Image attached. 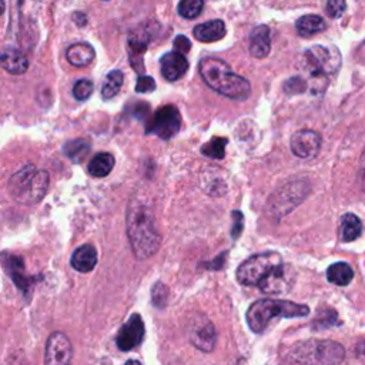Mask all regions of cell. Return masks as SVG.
Returning a JSON list of instances; mask_svg holds the SVG:
<instances>
[{
    "mask_svg": "<svg viewBox=\"0 0 365 365\" xmlns=\"http://www.w3.org/2000/svg\"><path fill=\"white\" fill-rule=\"evenodd\" d=\"M341 65L340 52L334 47L313 46L302 54V68L316 79L336 73Z\"/></svg>",
    "mask_w": 365,
    "mask_h": 365,
    "instance_id": "7",
    "label": "cell"
},
{
    "mask_svg": "<svg viewBox=\"0 0 365 365\" xmlns=\"http://www.w3.org/2000/svg\"><path fill=\"white\" fill-rule=\"evenodd\" d=\"M169 287L162 283V281H157L155 286H153V290H151V301H153V306L156 309H164L167 306V301H169Z\"/></svg>",
    "mask_w": 365,
    "mask_h": 365,
    "instance_id": "30",
    "label": "cell"
},
{
    "mask_svg": "<svg viewBox=\"0 0 365 365\" xmlns=\"http://www.w3.org/2000/svg\"><path fill=\"white\" fill-rule=\"evenodd\" d=\"M126 365H141V362L137 361V359H129V361L126 362Z\"/></svg>",
    "mask_w": 365,
    "mask_h": 365,
    "instance_id": "39",
    "label": "cell"
},
{
    "mask_svg": "<svg viewBox=\"0 0 365 365\" xmlns=\"http://www.w3.org/2000/svg\"><path fill=\"white\" fill-rule=\"evenodd\" d=\"M49 173L27 164L9 180V193L20 204L33 205L43 200L49 189Z\"/></svg>",
    "mask_w": 365,
    "mask_h": 365,
    "instance_id": "4",
    "label": "cell"
},
{
    "mask_svg": "<svg viewBox=\"0 0 365 365\" xmlns=\"http://www.w3.org/2000/svg\"><path fill=\"white\" fill-rule=\"evenodd\" d=\"M144 323L139 314H133L117 334L116 344L121 351H132L139 347L144 339Z\"/></svg>",
    "mask_w": 365,
    "mask_h": 365,
    "instance_id": "13",
    "label": "cell"
},
{
    "mask_svg": "<svg viewBox=\"0 0 365 365\" xmlns=\"http://www.w3.org/2000/svg\"><path fill=\"white\" fill-rule=\"evenodd\" d=\"M189 341L200 351L211 352L217 343L215 324L203 313H194L187 323Z\"/></svg>",
    "mask_w": 365,
    "mask_h": 365,
    "instance_id": "9",
    "label": "cell"
},
{
    "mask_svg": "<svg viewBox=\"0 0 365 365\" xmlns=\"http://www.w3.org/2000/svg\"><path fill=\"white\" fill-rule=\"evenodd\" d=\"M5 12V0H0V15Z\"/></svg>",
    "mask_w": 365,
    "mask_h": 365,
    "instance_id": "40",
    "label": "cell"
},
{
    "mask_svg": "<svg viewBox=\"0 0 365 365\" xmlns=\"http://www.w3.org/2000/svg\"><path fill=\"white\" fill-rule=\"evenodd\" d=\"M2 263L5 270L8 271V274L10 276V279L13 280V283L16 284V287L19 290H22V293L29 291L30 286L33 284V277H29L26 276L24 272V261L17 257V256H2Z\"/></svg>",
    "mask_w": 365,
    "mask_h": 365,
    "instance_id": "16",
    "label": "cell"
},
{
    "mask_svg": "<svg viewBox=\"0 0 365 365\" xmlns=\"http://www.w3.org/2000/svg\"><path fill=\"white\" fill-rule=\"evenodd\" d=\"M70 264L79 272H90L98 264V250L91 244L79 247L73 253Z\"/></svg>",
    "mask_w": 365,
    "mask_h": 365,
    "instance_id": "20",
    "label": "cell"
},
{
    "mask_svg": "<svg viewBox=\"0 0 365 365\" xmlns=\"http://www.w3.org/2000/svg\"><path fill=\"white\" fill-rule=\"evenodd\" d=\"M311 192L307 180H295L274 192L267 201V211L274 220H281L298 207Z\"/></svg>",
    "mask_w": 365,
    "mask_h": 365,
    "instance_id": "6",
    "label": "cell"
},
{
    "mask_svg": "<svg viewBox=\"0 0 365 365\" xmlns=\"http://www.w3.org/2000/svg\"><path fill=\"white\" fill-rule=\"evenodd\" d=\"M95 56H96L95 47L86 42L75 43L66 52L68 62L76 68L88 66L95 60Z\"/></svg>",
    "mask_w": 365,
    "mask_h": 365,
    "instance_id": "21",
    "label": "cell"
},
{
    "mask_svg": "<svg viewBox=\"0 0 365 365\" xmlns=\"http://www.w3.org/2000/svg\"><path fill=\"white\" fill-rule=\"evenodd\" d=\"M126 230L133 254L137 260L153 257L162 244L155 212L140 199L130 200L126 212Z\"/></svg>",
    "mask_w": 365,
    "mask_h": 365,
    "instance_id": "1",
    "label": "cell"
},
{
    "mask_svg": "<svg viewBox=\"0 0 365 365\" xmlns=\"http://www.w3.org/2000/svg\"><path fill=\"white\" fill-rule=\"evenodd\" d=\"M123 80H125V75L123 72L120 70H113L106 76V80L102 86V98L104 100H110L114 96L118 95V91L123 86Z\"/></svg>",
    "mask_w": 365,
    "mask_h": 365,
    "instance_id": "26",
    "label": "cell"
},
{
    "mask_svg": "<svg viewBox=\"0 0 365 365\" xmlns=\"http://www.w3.org/2000/svg\"><path fill=\"white\" fill-rule=\"evenodd\" d=\"M204 6V0H180L178 15L185 19H196Z\"/></svg>",
    "mask_w": 365,
    "mask_h": 365,
    "instance_id": "29",
    "label": "cell"
},
{
    "mask_svg": "<svg viewBox=\"0 0 365 365\" xmlns=\"http://www.w3.org/2000/svg\"><path fill=\"white\" fill-rule=\"evenodd\" d=\"M295 27H297V32L300 36H304V38H310L316 33H320L323 32V30L327 27L325 26V22L321 16H317V15H306L302 16L297 20L295 23Z\"/></svg>",
    "mask_w": 365,
    "mask_h": 365,
    "instance_id": "23",
    "label": "cell"
},
{
    "mask_svg": "<svg viewBox=\"0 0 365 365\" xmlns=\"http://www.w3.org/2000/svg\"><path fill=\"white\" fill-rule=\"evenodd\" d=\"M354 279V270L348 263L339 261L334 263L327 270V280L331 284H336L340 287L348 286Z\"/></svg>",
    "mask_w": 365,
    "mask_h": 365,
    "instance_id": "22",
    "label": "cell"
},
{
    "mask_svg": "<svg viewBox=\"0 0 365 365\" xmlns=\"http://www.w3.org/2000/svg\"><path fill=\"white\" fill-rule=\"evenodd\" d=\"M73 348L65 332H53L46 343L45 365H70Z\"/></svg>",
    "mask_w": 365,
    "mask_h": 365,
    "instance_id": "12",
    "label": "cell"
},
{
    "mask_svg": "<svg viewBox=\"0 0 365 365\" xmlns=\"http://www.w3.org/2000/svg\"><path fill=\"white\" fill-rule=\"evenodd\" d=\"M344 347L336 341H306L290 351L293 365H339L344 359Z\"/></svg>",
    "mask_w": 365,
    "mask_h": 365,
    "instance_id": "5",
    "label": "cell"
},
{
    "mask_svg": "<svg viewBox=\"0 0 365 365\" xmlns=\"http://www.w3.org/2000/svg\"><path fill=\"white\" fill-rule=\"evenodd\" d=\"M339 321V314L331 310V309H325V313H318V318L316 321V328H328L336 325Z\"/></svg>",
    "mask_w": 365,
    "mask_h": 365,
    "instance_id": "32",
    "label": "cell"
},
{
    "mask_svg": "<svg viewBox=\"0 0 365 365\" xmlns=\"http://www.w3.org/2000/svg\"><path fill=\"white\" fill-rule=\"evenodd\" d=\"M93 88L95 86L88 79H80L73 87V96L77 102H84L93 93Z\"/></svg>",
    "mask_w": 365,
    "mask_h": 365,
    "instance_id": "31",
    "label": "cell"
},
{
    "mask_svg": "<svg viewBox=\"0 0 365 365\" xmlns=\"http://www.w3.org/2000/svg\"><path fill=\"white\" fill-rule=\"evenodd\" d=\"M226 23L223 20H210L194 27V38L203 43L219 42L226 36Z\"/></svg>",
    "mask_w": 365,
    "mask_h": 365,
    "instance_id": "17",
    "label": "cell"
},
{
    "mask_svg": "<svg viewBox=\"0 0 365 365\" xmlns=\"http://www.w3.org/2000/svg\"><path fill=\"white\" fill-rule=\"evenodd\" d=\"M283 263L281 256L274 251L260 253L251 256L246 261H242L237 268V280L241 286L253 287L257 286L267 274L276 267L277 264Z\"/></svg>",
    "mask_w": 365,
    "mask_h": 365,
    "instance_id": "8",
    "label": "cell"
},
{
    "mask_svg": "<svg viewBox=\"0 0 365 365\" xmlns=\"http://www.w3.org/2000/svg\"><path fill=\"white\" fill-rule=\"evenodd\" d=\"M181 126V116L177 107L169 104L160 107L153 118L150 120V123L147 125L146 133L147 134H155L163 140H170L173 139Z\"/></svg>",
    "mask_w": 365,
    "mask_h": 365,
    "instance_id": "11",
    "label": "cell"
},
{
    "mask_svg": "<svg viewBox=\"0 0 365 365\" xmlns=\"http://www.w3.org/2000/svg\"><path fill=\"white\" fill-rule=\"evenodd\" d=\"M271 52V38L270 29L265 24L253 29L250 36V53L256 59H264Z\"/></svg>",
    "mask_w": 365,
    "mask_h": 365,
    "instance_id": "18",
    "label": "cell"
},
{
    "mask_svg": "<svg viewBox=\"0 0 365 365\" xmlns=\"http://www.w3.org/2000/svg\"><path fill=\"white\" fill-rule=\"evenodd\" d=\"M228 140L226 137H212L201 147V153L210 159L222 160L226 156V146Z\"/></svg>",
    "mask_w": 365,
    "mask_h": 365,
    "instance_id": "28",
    "label": "cell"
},
{
    "mask_svg": "<svg viewBox=\"0 0 365 365\" xmlns=\"http://www.w3.org/2000/svg\"><path fill=\"white\" fill-rule=\"evenodd\" d=\"M357 62L362 66H365V42L359 46V49L357 50Z\"/></svg>",
    "mask_w": 365,
    "mask_h": 365,
    "instance_id": "38",
    "label": "cell"
},
{
    "mask_svg": "<svg viewBox=\"0 0 365 365\" xmlns=\"http://www.w3.org/2000/svg\"><path fill=\"white\" fill-rule=\"evenodd\" d=\"M190 47H192V43H190V40L186 36H177L174 39V49H176V52L185 54V53H187L190 50Z\"/></svg>",
    "mask_w": 365,
    "mask_h": 365,
    "instance_id": "36",
    "label": "cell"
},
{
    "mask_svg": "<svg viewBox=\"0 0 365 365\" xmlns=\"http://www.w3.org/2000/svg\"><path fill=\"white\" fill-rule=\"evenodd\" d=\"M297 272L293 265L280 263L257 284L261 293L268 295L287 294L295 284Z\"/></svg>",
    "mask_w": 365,
    "mask_h": 365,
    "instance_id": "10",
    "label": "cell"
},
{
    "mask_svg": "<svg viewBox=\"0 0 365 365\" xmlns=\"http://www.w3.org/2000/svg\"><path fill=\"white\" fill-rule=\"evenodd\" d=\"M114 167V157L110 153H99L88 163V173L96 177L102 178L111 173Z\"/></svg>",
    "mask_w": 365,
    "mask_h": 365,
    "instance_id": "25",
    "label": "cell"
},
{
    "mask_svg": "<svg viewBox=\"0 0 365 365\" xmlns=\"http://www.w3.org/2000/svg\"><path fill=\"white\" fill-rule=\"evenodd\" d=\"M290 147L298 159H313L321 148V136L313 130H300L291 137Z\"/></svg>",
    "mask_w": 365,
    "mask_h": 365,
    "instance_id": "14",
    "label": "cell"
},
{
    "mask_svg": "<svg viewBox=\"0 0 365 365\" xmlns=\"http://www.w3.org/2000/svg\"><path fill=\"white\" fill-rule=\"evenodd\" d=\"M203 80L217 93L231 100H246L251 95L250 81L234 73L230 66L217 57H204L199 63Z\"/></svg>",
    "mask_w": 365,
    "mask_h": 365,
    "instance_id": "2",
    "label": "cell"
},
{
    "mask_svg": "<svg viewBox=\"0 0 365 365\" xmlns=\"http://www.w3.org/2000/svg\"><path fill=\"white\" fill-rule=\"evenodd\" d=\"M156 88V83L155 80L148 77V76H141L137 80L136 84V91L137 93H150V91H153Z\"/></svg>",
    "mask_w": 365,
    "mask_h": 365,
    "instance_id": "35",
    "label": "cell"
},
{
    "mask_svg": "<svg viewBox=\"0 0 365 365\" xmlns=\"http://www.w3.org/2000/svg\"><path fill=\"white\" fill-rule=\"evenodd\" d=\"M244 228V216L241 215V211H233V228H231V237L238 238Z\"/></svg>",
    "mask_w": 365,
    "mask_h": 365,
    "instance_id": "34",
    "label": "cell"
},
{
    "mask_svg": "<svg viewBox=\"0 0 365 365\" xmlns=\"http://www.w3.org/2000/svg\"><path fill=\"white\" fill-rule=\"evenodd\" d=\"M347 9L345 0H327L325 12L331 19H339Z\"/></svg>",
    "mask_w": 365,
    "mask_h": 365,
    "instance_id": "33",
    "label": "cell"
},
{
    "mask_svg": "<svg viewBox=\"0 0 365 365\" xmlns=\"http://www.w3.org/2000/svg\"><path fill=\"white\" fill-rule=\"evenodd\" d=\"M310 314V307L304 304H297L286 300H272L263 298L253 302L247 310L246 320L249 327L256 334H263L270 323L276 318H297L307 317Z\"/></svg>",
    "mask_w": 365,
    "mask_h": 365,
    "instance_id": "3",
    "label": "cell"
},
{
    "mask_svg": "<svg viewBox=\"0 0 365 365\" xmlns=\"http://www.w3.org/2000/svg\"><path fill=\"white\" fill-rule=\"evenodd\" d=\"M358 177L361 180L362 185H365V148L362 151L361 155V159H359V170H358Z\"/></svg>",
    "mask_w": 365,
    "mask_h": 365,
    "instance_id": "37",
    "label": "cell"
},
{
    "mask_svg": "<svg viewBox=\"0 0 365 365\" xmlns=\"http://www.w3.org/2000/svg\"><path fill=\"white\" fill-rule=\"evenodd\" d=\"M0 66L12 75H23L29 68L27 57L17 49L8 47L0 53Z\"/></svg>",
    "mask_w": 365,
    "mask_h": 365,
    "instance_id": "19",
    "label": "cell"
},
{
    "mask_svg": "<svg viewBox=\"0 0 365 365\" xmlns=\"http://www.w3.org/2000/svg\"><path fill=\"white\" fill-rule=\"evenodd\" d=\"M162 75L169 81H176L186 75L189 69V62L178 52H170L162 57Z\"/></svg>",
    "mask_w": 365,
    "mask_h": 365,
    "instance_id": "15",
    "label": "cell"
},
{
    "mask_svg": "<svg viewBox=\"0 0 365 365\" xmlns=\"http://www.w3.org/2000/svg\"><path fill=\"white\" fill-rule=\"evenodd\" d=\"M90 151V144L86 140H72L63 147V153L75 163H80L86 159Z\"/></svg>",
    "mask_w": 365,
    "mask_h": 365,
    "instance_id": "27",
    "label": "cell"
},
{
    "mask_svg": "<svg viewBox=\"0 0 365 365\" xmlns=\"http://www.w3.org/2000/svg\"><path fill=\"white\" fill-rule=\"evenodd\" d=\"M340 233H341V240L344 242L355 241L357 238H359V235L362 233L361 220L355 215H352V212H347V215H344L341 217Z\"/></svg>",
    "mask_w": 365,
    "mask_h": 365,
    "instance_id": "24",
    "label": "cell"
}]
</instances>
